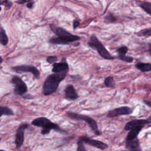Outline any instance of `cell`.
I'll list each match as a JSON object with an SVG mask.
<instances>
[{"label": "cell", "instance_id": "cell-24", "mask_svg": "<svg viewBox=\"0 0 151 151\" xmlns=\"http://www.w3.org/2000/svg\"><path fill=\"white\" fill-rule=\"evenodd\" d=\"M12 5V2L10 1H8V0H1V5L2 6L4 5V7H5V9L6 10H8V9H9L11 7Z\"/></svg>", "mask_w": 151, "mask_h": 151}, {"label": "cell", "instance_id": "cell-12", "mask_svg": "<svg viewBox=\"0 0 151 151\" xmlns=\"http://www.w3.org/2000/svg\"><path fill=\"white\" fill-rule=\"evenodd\" d=\"M64 94L65 99L71 100H74L78 98V95L74 88V87L71 85H68L65 87L64 89Z\"/></svg>", "mask_w": 151, "mask_h": 151}, {"label": "cell", "instance_id": "cell-31", "mask_svg": "<svg viewBox=\"0 0 151 151\" xmlns=\"http://www.w3.org/2000/svg\"><path fill=\"white\" fill-rule=\"evenodd\" d=\"M143 103H144L146 105H147L148 107H151V101L144 100H143Z\"/></svg>", "mask_w": 151, "mask_h": 151}, {"label": "cell", "instance_id": "cell-8", "mask_svg": "<svg viewBox=\"0 0 151 151\" xmlns=\"http://www.w3.org/2000/svg\"><path fill=\"white\" fill-rule=\"evenodd\" d=\"M78 140L82 141L84 143H86V144H87V145H88L94 147L96 148L102 150H104L106 149L109 147V146L106 143H104V142H103L100 140L93 139H92L91 137H87L86 136H80L78 138Z\"/></svg>", "mask_w": 151, "mask_h": 151}, {"label": "cell", "instance_id": "cell-18", "mask_svg": "<svg viewBox=\"0 0 151 151\" xmlns=\"http://www.w3.org/2000/svg\"><path fill=\"white\" fill-rule=\"evenodd\" d=\"M139 6L147 14L151 15V2L143 1L139 4Z\"/></svg>", "mask_w": 151, "mask_h": 151}, {"label": "cell", "instance_id": "cell-20", "mask_svg": "<svg viewBox=\"0 0 151 151\" xmlns=\"http://www.w3.org/2000/svg\"><path fill=\"white\" fill-rule=\"evenodd\" d=\"M135 34L138 37H149L151 36V28H146L143 29L136 32Z\"/></svg>", "mask_w": 151, "mask_h": 151}, {"label": "cell", "instance_id": "cell-13", "mask_svg": "<svg viewBox=\"0 0 151 151\" xmlns=\"http://www.w3.org/2000/svg\"><path fill=\"white\" fill-rule=\"evenodd\" d=\"M126 147L129 151H142L137 138L131 140H126Z\"/></svg>", "mask_w": 151, "mask_h": 151}, {"label": "cell", "instance_id": "cell-35", "mask_svg": "<svg viewBox=\"0 0 151 151\" xmlns=\"http://www.w3.org/2000/svg\"><path fill=\"white\" fill-rule=\"evenodd\" d=\"M2 63V57H1V64Z\"/></svg>", "mask_w": 151, "mask_h": 151}, {"label": "cell", "instance_id": "cell-21", "mask_svg": "<svg viewBox=\"0 0 151 151\" xmlns=\"http://www.w3.org/2000/svg\"><path fill=\"white\" fill-rule=\"evenodd\" d=\"M117 18L111 13L109 12L108 14L104 17V22L106 24H113L117 22Z\"/></svg>", "mask_w": 151, "mask_h": 151}, {"label": "cell", "instance_id": "cell-14", "mask_svg": "<svg viewBox=\"0 0 151 151\" xmlns=\"http://www.w3.org/2000/svg\"><path fill=\"white\" fill-rule=\"evenodd\" d=\"M148 122L146 119H135L132 120L129 122H127L124 127V129L126 131L130 130L132 127L136 126H145L147 124Z\"/></svg>", "mask_w": 151, "mask_h": 151}, {"label": "cell", "instance_id": "cell-11", "mask_svg": "<svg viewBox=\"0 0 151 151\" xmlns=\"http://www.w3.org/2000/svg\"><path fill=\"white\" fill-rule=\"evenodd\" d=\"M68 64L67 63L66 58L64 57L61 62L55 63L52 64V68L51 71L52 73H63L68 72Z\"/></svg>", "mask_w": 151, "mask_h": 151}, {"label": "cell", "instance_id": "cell-5", "mask_svg": "<svg viewBox=\"0 0 151 151\" xmlns=\"http://www.w3.org/2000/svg\"><path fill=\"white\" fill-rule=\"evenodd\" d=\"M66 116L73 120L84 121L88 124L89 127L91 128V129L93 131V132L97 136L101 135V132L99 130L97 122L93 118L86 115L80 114L74 112H71V111H67L66 113Z\"/></svg>", "mask_w": 151, "mask_h": 151}, {"label": "cell", "instance_id": "cell-3", "mask_svg": "<svg viewBox=\"0 0 151 151\" xmlns=\"http://www.w3.org/2000/svg\"><path fill=\"white\" fill-rule=\"evenodd\" d=\"M31 124L37 127H42L41 133L42 135L48 134L51 129L60 133H66V131L61 128L58 124L50 121L48 119L44 117H37L31 122Z\"/></svg>", "mask_w": 151, "mask_h": 151}, {"label": "cell", "instance_id": "cell-6", "mask_svg": "<svg viewBox=\"0 0 151 151\" xmlns=\"http://www.w3.org/2000/svg\"><path fill=\"white\" fill-rule=\"evenodd\" d=\"M12 83L14 85V91L15 94L23 96L28 91L27 86L25 83L18 76H14L11 80Z\"/></svg>", "mask_w": 151, "mask_h": 151}, {"label": "cell", "instance_id": "cell-7", "mask_svg": "<svg viewBox=\"0 0 151 151\" xmlns=\"http://www.w3.org/2000/svg\"><path fill=\"white\" fill-rule=\"evenodd\" d=\"M12 70L17 73H22V72H29L34 76L37 78H39L40 77V71L34 65H19L12 67Z\"/></svg>", "mask_w": 151, "mask_h": 151}, {"label": "cell", "instance_id": "cell-38", "mask_svg": "<svg viewBox=\"0 0 151 151\" xmlns=\"http://www.w3.org/2000/svg\"><path fill=\"white\" fill-rule=\"evenodd\" d=\"M96 1H99V0H96Z\"/></svg>", "mask_w": 151, "mask_h": 151}, {"label": "cell", "instance_id": "cell-28", "mask_svg": "<svg viewBox=\"0 0 151 151\" xmlns=\"http://www.w3.org/2000/svg\"><path fill=\"white\" fill-rule=\"evenodd\" d=\"M79 25H80V21L77 19H74L73 21V27L74 29H76Z\"/></svg>", "mask_w": 151, "mask_h": 151}, {"label": "cell", "instance_id": "cell-19", "mask_svg": "<svg viewBox=\"0 0 151 151\" xmlns=\"http://www.w3.org/2000/svg\"><path fill=\"white\" fill-rule=\"evenodd\" d=\"M0 117H2L3 115L6 116H14V113L12 110L5 106H0Z\"/></svg>", "mask_w": 151, "mask_h": 151}, {"label": "cell", "instance_id": "cell-26", "mask_svg": "<svg viewBox=\"0 0 151 151\" xmlns=\"http://www.w3.org/2000/svg\"><path fill=\"white\" fill-rule=\"evenodd\" d=\"M119 59L120 60H122V61H124V62L128 63H132L133 61V58L132 57L127 56V55H125V56L120 57V58H119Z\"/></svg>", "mask_w": 151, "mask_h": 151}, {"label": "cell", "instance_id": "cell-22", "mask_svg": "<svg viewBox=\"0 0 151 151\" xmlns=\"http://www.w3.org/2000/svg\"><path fill=\"white\" fill-rule=\"evenodd\" d=\"M128 51V47L126 45H122L117 48L116 50V52L118 53L117 58H120L123 56L126 55V54Z\"/></svg>", "mask_w": 151, "mask_h": 151}, {"label": "cell", "instance_id": "cell-15", "mask_svg": "<svg viewBox=\"0 0 151 151\" xmlns=\"http://www.w3.org/2000/svg\"><path fill=\"white\" fill-rule=\"evenodd\" d=\"M143 127L144 126H136L132 127L129 130V132L126 137V140H131L136 138H137L139 133L140 132Z\"/></svg>", "mask_w": 151, "mask_h": 151}, {"label": "cell", "instance_id": "cell-30", "mask_svg": "<svg viewBox=\"0 0 151 151\" xmlns=\"http://www.w3.org/2000/svg\"><path fill=\"white\" fill-rule=\"evenodd\" d=\"M33 5H34V1H31L29 2H28L26 5V6L28 8V9H31L33 7Z\"/></svg>", "mask_w": 151, "mask_h": 151}, {"label": "cell", "instance_id": "cell-9", "mask_svg": "<svg viewBox=\"0 0 151 151\" xmlns=\"http://www.w3.org/2000/svg\"><path fill=\"white\" fill-rule=\"evenodd\" d=\"M133 112V109L128 106H121L110 110L107 116L108 117H114L122 115H129Z\"/></svg>", "mask_w": 151, "mask_h": 151}, {"label": "cell", "instance_id": "cell-10", "mask_svg": "<svg viewBox=\"0 0 151 151\" xmlns=\"http://www.w3.org/2000/svg\"><path fill=\"white\" fill-rule=\"evenodd\" d=\"M28 126V124L22 123L17 129L15 138V144L17 149H19L22 145L24 140V131Z\"/></svg>", "mask_w": 151, "mask_h": 151}, {"label": "cell", "instance_id": "cell-33", "mask_svg": "<svg viewBox=\"0 0 151 151\" xmlns=\"http://www.w3.org/2000/svg\"><path fill=\"white\" fill-rule=\"evenodd\" d=\"M146 120H147V122H148V124L151 123V115H150L149 117H147V118L146 119Z\"/></svg>", "mask_w": 151, "mask_h": 151}, {"label": "cell", "instance_id": "cell-23", "mask_svg": "<svg viewBox=\"0 0 151 151\" xmlns=\"http://www.w3.org/2000/svg\"><path fill=\"white\" fill-rule=\"evenodd\" d=\"M104 84L106 87L113 88L115 86V82L114 78L112 76H108L105 78L104 81Z\"/></svg>", "mask_w": 151, "mask_h": 151}, {"label": "cell", "instance_id": "cell-37", "mask_svg": "<svg viewBox=\"0 0 151 151\" xmlns=\"http://www.w3.org/2000/svg\"><path fill=\"white\" fill-rule=\"evenodd\" d=\"M122 151H129V150H122Z\"/></svg>", "mask_w": 151, "mask_h": 151}, {"label": "cell", "instance_id": "cell-27", "mask_svg": "<svg viewBox=\"0 0 151 151\" xmlns=\"http://www.w3.org/2000/svg\"><path fill=\"white\" fill-rule=\"evenodd\" d=\"M76 151H87L84 146V143L82 141L78 140L77 148Z\"/></svg>", "mask_w": 151, "mask_h": 151}, {"label": "cell", "instance_id": "cell-16", "mask_svg": "<svg viewBox=\"0 0 151 151\" xmlns=\"http://www.w3.org/2000/svg\"><path fill=\"white\" fill-rule=\"evenodd\" d=\"M135 67L143 73L151 71V64L148 63H137L136 64Z\"/></svg>", "mask_w": 151, "mask_h": 151}, {"label": "cell", "instance_id": "cell-2", "mask_svg": "<svg viewBox=\"0 0 151 151\" xmlns=\"http://www.w3.org/2000/svg\"><path fill=\"white\" fill-rule=\"evenodd\" d=\"M67 72L54 73L48 76L42 86V93L45 96L53 94L58 88L61 81L66 77Z\"/></svg>", "mask_w": 151, "mask_h": 151}, {"label": "cell", "instance_id": "cell-17", "mask_svg": "<svg viewBox=\"0 0 151 151\" xmlns=\"http://www.w3.org/2000/svg\"><path fill=\"white\" fill-rule=\"evenodd\" d=\"M9 39L6 34L5 29L1 26L0 28V42L3 45H6L8 43Z\"/></svg>", "mask_w": 151, "mask_h": 151}, {"label": "cell", "instance_id": "cell-25", "mask_svg": "<svg viewBox=\"0 0 151 151\" xmlns=\"http://www.w3.org/2000/svg\"><path fill=\"white\" fill-rule=\"evenodd\" d=\"M58 60V58L55 55H51V56H48L46 58V61L50 63V64H54L55 63H57Z\"/></svg>", "mask_w": 151, "mask_h": 151}, {"label": "cell", "instance_id": "cell-36", "mask_svg": "<svg viewBox=\"0 0 151 151\" xmlns=\"http://www.w3.org/2000/svg\"><path fill=\"white\" fill-rule=\"evenodd\" d=\"M0 151H5V150H2V149H1V150H0Z\"/></svg>", "mask_w": 151, "mask_h": 151}, {"label": "cell", "instance_id": "cell-32", "mask_svg": "<svg viewBox=\"0 0 151 151\" xmlns=\"http://www.w3.org/2000/svg\"><path fill=\"white\" fill-rule=\"evenodd\" d=\"M22 97L25 99H32L33 98V96L29 95V94H27V95H23Z\"/></svg>", "mask_w": 151, "mask_h": 151}, {"label": "cell", "instance_id": "cell-29", "mask_svg": "<svg viewBox=\"0 0 151 151\" xmlns=\"http://www.w3.org/2000/svg\"><path fill=\"white\" fill-rule=\"evenodd\" d=\"M31 1H33V0H17L16 1V3L18 4H19V5H22V4H24L25 3H28Z\"/></svg>", "mask_w": 151, "mask_h": 151}, {"label": "cell", "instance_id": "cell-4", "mask_svg": "<svg viewBox=\"0 0 151 151\" xmlns=\"http://www.w3.org/2000/svg\"><path fill=\"white\" fill-rule=\"evenodd\" d=\"M88 45L91 48L96 50L103 58L109 60L114 59V57L111 55L95 34H92L90 36L89 41H88Z\"/></svg>", "mask_w": 151, "mask_h": 151}, {"label": "cell", "instance_id": "cell-1", "mask_svg": "<svg viewBox=\"0 0 151 151\" xmlns=\"http://www.w3.org/2000/svg\"><path fill=\"white\" fill-rule=\"evenodd\" d=\"M50 27L51 30L55 34V36L52 37L49 40V42L51 44L67 45L81 39L79 36L73 35L64 28L53 24H51Z\"/></svg>", "mask_w": 151, "mask_h": 151}, {"label": "cell", "instance_id": "cell-34", "mask_svg": "<svg viewBox=\"0 0 151 151\" xmlns=\"http://www.w3.org/2000/svg\"><path fill=\"white\" fill-rule=\"evenodd\" d=\"M149 55L151 56V44H149Z\"/></svg>", "mask_w": 151, "mask_h": 151}]
</instances>
